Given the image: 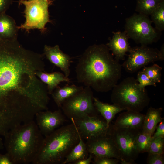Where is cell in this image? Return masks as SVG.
Segmentation results:
<instances>
[{
    "instance_id": "obj_1",
    "label": "cell",
    "mask_w": 164,
    "mask_h": 164,
    "mask_svg": "<svg viewBox=\"0 0 164 164\" xmlns=\"http://www.w3.org/2000/svg\"><path fill=\"white\" fill-rule=\"evenodd\" d=\"M43 57L17 39H0V130L22 123L41 108L48 110L47 86L36 75L44 71Z\"/></svg>"
},
{
    "instance_id": "obj_2",
    "label": "cell",
    "mask_w": 164,
    "mask_h": 164,
    "mask_svg": "<svg viewBox=\"0 0 164 164\" xmlns=\"http://www.w3.org/2000/svg\"><path fill=\"white\" fill-rule=\"evenodd\" d=\"M122 66L106 45L94 44L80 57L75 67L76 78L97 92H108L120 79Z\"/></svg>"
},
{
    "instance_id": "obj_3",
    "label": "cell",
    "mask_w": 164,
    "mask_h": 164,
    "mask_svg": "<svg viewBox=\"0 0 164 164\" xmlns=\"http://www.w3.org/2000/svg\"><path fill=\"white\" fill-rule=\"evenodd\" d=\"M4 137L6 153L14 164L32 163L44 138L34 120L15 127Z\"/></svg>"
},
{
    "instance_id": "obj_4",
    "label": "cell",
    "mask_w": 164,
    "mask_h": 164,
    "mask_svg": "<svg viewBox=\"0 0 164 164\" xmlns=\"http://www.w3.org/2000/svg\"><path fill=\"white\" fill-rule=\"evenodd\" d=\"M55 130L44 138L33 164H62L79 140L74 122Z\"/></svg>"
},
{
    "instance_id": "obj_5",
    "label": "cell",
    "mask_w": 164,
    "mask_h": 164,
    "mask_svg": "<svg viewBox=\"0 0 164 164\" xmlns=\"http://www.w3.org/2000/svg\"><path fill=\"white\" fill-rule=\"evenodd\" d=\"M111 90V102L123 110L140 112L149 104L150 98L146 90L140 88L133 77L125 78Z\"/></svg>"
},
{
    "instance_id": "obj_6",
    "label": "cell",
    "mask_w": 164,
    "mask_h": 164,
    "mask_svg": "<svg viewBox=\"0 0 164 164\" xmlns=\"http://www.w3.org/2000/svg\"><path fill=\"white\" fill-rule=\"evenodd\" d=\"M140 130L119 128L110 124L108 132L116 145L121 164L136 163L135 161L140 154L136 142Z\"/></svg>"
},
{
    "instance_id": "obj_7",
    "label": "cell",
    "mask_w": 164,
    "mask_h": 164,
    "mask_svg": "<svg viewBox=\"0 0 164 164\" xmlns=\"http://www.w3.org/2000/svg\"><path fill=\"white\" fill-rule=\"evenodd\" d=\"M92 89L84 87L65 100L60 108L64 115L69 118L76 119L97 114L93 101Z\"/></svg>"
},
{
    "instance_id": "obj_8",
    "label": "cell",
    "mask_w": 164,
    "mask_h": 164,
    "mask_svg": "<svg viewBox=\"0 0 164 164\" xmlns=\"http://www.w3.org/2000/svg\"><path fill=\"white\" fill-rule=\"evenodd\" d=\"M18 2L24 6L25 18L24 23L17 26L18 29L27 32L38 29L42 32H45L46 24L50 22L48 11L50 0H19Z\"/></svg>"
},
{
    "instance_id": "obj_9",
    "label": "cell",
    "mask_w": 164,
    "mask_h": 164,
    "mask_svg": "<svg viewBox=\"0 0 164 164\" xmlns=\"http://www.w3.org/2000/svg\"><path fill=\"white\" fill-rule=\"evenodd\" d=\"M152 23L148 16L135 14L126 19L125 32L128 38L136 43L147 45L155 42L158 36L157 30Z\"/></svg>"
},
{
    "instance_id": "obj_10",
    "label": "cell",
    "mask_w": 164,
    "mask_h": 164,
    "mask_svg": "<svg viewBox=\"0 0 164 164\" xmlns=\"http://www.w3.org/2000/svg\"><path fill=\"white\" fill-rule=\"evenodd\" d=\"M127 60L122 64L125 70L134 73L148 64L164 60V47L160 50L149 47L147 45L132 48Z\"/></svg>"
},
{
    "instance_id": "obj_11",
    "label": "cell",
    "mask_w": 164,
    "mask_h": 164,
    "mask_svg": "<svg viewBox=\"0 0 164 164\" xmlns=\"http://www.w3.org/2000/svg\"><path fill=\"white\" fill-rule=\"evenodd\" d=\"M70 119L74 123L82 138L87 140L105 135L108 131L109 127L106 121L97 114Z\"/></svg>"
},
{
    "instance_id": "obj_12",
    "label": "cell",
    "mask_w": 164,
    "mask_h": 164,
    "mask_svg": "<svg viewBox=\"0 0 164 164\" xmlns=\"http://www.w3.org/2000/svg\"><path fill=\"white\" fill-rule=\"evenodd\" d=\"M86 144L89 154L93 156L114 158L120 160L116 145L108 132L105 135L87 140Z\"/></svg>"
},
{
    "instance_id": "obj_13",
    "label": "cell",
    "mask_w": 164,
    "mask_h": 164,
    "mask_svg": "<svg viewBox=\"0 0 164 164\" xmlns=\"http://www.w3.org/2000/svg\"><path fill=\"white\" fill-rule=\"evenodd\" d=\"M36 124L42 134L45 136L48 135L66 121L65 116L61 109L54 111H41L36 114Z\"/></svg>"
},
{
    "instance_id": "obj_14",
    "label": "cell",
    "mask_w": 164,
    "mask_h": 164,
    "mask_svg": "<svg viewBox=\"0 0 164 164\" xmlns=\"http://www.w3.org/2000/svg\"><path fill=\"white\" fill-rule=\"evenodd\" d=\"M44 54L51 63L60 69L66 77L68 78L70 73V67L72 62L71 58L69 55L64 53L60 49L58 45L53 47L45 45Z\"/></svg>"
},
{
    "instance_id": "obj_15",
    "label": "cell",
    "mask_w": 164,
    "mask_h": 164,
    "mask_svg": "<svg viewBox=\"0 0 164 164\" xmlns=\"http://www.w3.org/2000/svg\"><path fill=\"white\" fill-rule=\"evenodd\" d=\"M128 39L125 31L114 32L112 38L106 44L118 61L124 60L126 53L129 52L132 48L128 42Z\"/></svg>"
},
{
    "instance_id": "obj_16",
    "label": "cell",
    "mask_w": 164,
    "mask_h": 164,
    "mask_svg": "<svg viewBox=\"0 0 164 164\" xmlns=\"http://www.w3.org/2000/svg\"><path fill=\"white\" fill-rule=\"evenodd\" d=\"M145 117L140 112L126 111L119 115L113 125L119 128L139 130L142 129Z\"/></svg>"
},
{
    "instance_id": "obj_17",
    "label": "cell",
    "mask_w": 164,
    "mask_h": 164,
    "mask_svg": "<svg viewBox=\"0 0 164 164\" xmlns=\"http://www.w3.org/2000/svg\"><path fill=\"white\" fill-rule=\"evenodd\" d=\"M14 19L5 13L0 15V39H17L18 28Z\"/></svg>"
},
{
    "instance_id": "obj_18",
    "label": "cell",
    "mask_w": 164,
    "mask_h": 164,
    "mask_svg": "<svg viewBox=\"0 0 164 164\" xmlns=\"http://www.w3.org/2000/svg\"><path fill=\"white\" fill-rule=\"evenodd\" d=\"M36 75L42 82L46 85L48 93L50 94L60 83L70 82L68 78L66 77L64 74L59 72L48 73L39 71L37 73Z\"/></svg>"
},
{
    "instance_id": "obj_19",
    "label": "cell",
    "mask_w": 164,
    "mask_h": 164,
    "mask_svg": "<svg viewBox=\"0 0 164 164\" xmlns=\"http://www.w3.org/2000/svg\"><path fill=\"white\" fill-rule=\"evenodd\" d=\"M162 110V108H155L151 107L148 109L142 129L144 132L152 135L157 124L164 118L161 117Z\"/></svg>"
},
{
    "instance_id": "obj_20",
    "label": "cell",
    "mask_w": 164,
    "mask_h": 164,
    "mask_svg": "<svg viewBox=\"0 0 164 164\" xmlns=\"http://www.w3.org/2000/svg\"><path fill=\"white\" fill-rule=\"evenodd\" d=\"M94 104L98 112L101 114L106 121L108 126L110 124L117 113L124 110L123 109L115 104H110L104 103L98 98L94 97Z\"/></svg>"
},
{
    "instance_id": "obj_21",
    "label": "cell",
    "mask_w": 164,
    "mask_h": 164,
    "mask_svg": "<svg viewBox=\"0 0 164 164\" xmlns=\"http://www.w3.org/2000/svg\"><path fill=\"white\" fill-rule=\"evenodd\" d=\"M83 88V86L74 84L67 85L62 87L58 86L51 95L57 106L60 108L65 100L81 91Z\"/></svg>"
},
{
    "instance_id": "obj_22",
    "label": "cell",
    "mask_w": 164,
    "mask_h": 164,
    "mask_svg": "<svg viewBox=\"0 0 164 164\" xmlns=\"http://www.w3.org/2000/svg\"><path fill=\"white\" fill-rule=\"evenodd\" d=\"M78 133L79 140L78 143L67 156L62 164L73 163L77 160L87 158L89 156V154L86 144L84 142L79 132Z\"/></svg>"
},
{
    "instance_id": "obj_23",
    "label": "cell",
    "mask_w": 164,
    "mask_h": 164,
    "mask_svg": "<svg viewBox=\"0 0 164 164\" xmlns=\"http://www.w3.org/2000/svg\"><path fill=\"white\" fill-rule=\"evenodd\" d=\"M163 0H137L136 11L146 16L150 15Z\"/></svg>"
},
{
    "instance_id": "obj_24",
    "label": "cell",
    "mask_w": 164,
    "mask_h": 164,
    "mask_svg": "<svg viewBox=\"0 0 164 164\" xmlns=\"http://www.w3.org/2000/svg\"><path fill=\"white\" fill-rule=\"evenodd\" d=\"M155 29L159 31L164 29V1L163 0L150 15Z\"/></svg>"
},
{
    "instance_id": "obj_25",
    "label": "cell",
    "mask_w": 164,
    "mask_h": 164,
    "mask_svg": "<svg viewBox=\"0 0 164 164\" xmlns=\"http://www.w3.org/2000/svg\"><path fill=\"white\" fill-rule=\"evenodd\" d=\"M152 136L140 130L136 138V145L139 153L148 152L152 138Z\"/></svg>"
},
{
    "instance_id": "obj_26",
    "label": "cell",
    "mask_w": 164,
    "mask_h": 164,
    "mask_svg": "<svg viewBox=\"0 0 164 164\" xmlns=\"http://www.w3.org/2000/svg\"><path fill=\"white\" fill-rule=\"evenodd\" d=\"M162 68L156 64L143 67L142 71L156 83L161 82Z\"/></svg>"
},
{
    "instance_id": "obj_27",
    "label": "cell",
    "mask_w": 164,
    "mask_h": 164,
    "mask_svg": "<svg viewBox=\"0 0 164 164\" xmlns=\"http://www.w3.org/2000/svg\"><path fill=\"white\" fill-rule=\"evenodd\" d=\"M164 152V137H152L148 154H163Z\"/></svg>"
},
{
    "instance_id": "obj_28",
    "label": "cell",
    "mask_w": 164,
    "mask_h": 164,
    "mask_svg": "<svg viewBox=\"0 0 164 164\" xmlns=\"http://www.w3.org/2000/svg\"><path fill=\"white\" fill-rule=\"evenodd\" d=\"M136 79L138 83L139 87L142 89H145V87L148 86H156V83L142 71H140L138 73Z\"/></svg>"
},
{
    "instance_id": "obj_29",
    "label": "cell",
    "mask_w": 164,
    "mask_h": 164,
    "mask_svg": "<svg viewBox=\"0 0 164 164\" xmlns=\"http://www.w3.org/2000/svg\"><path fill=\"white\" fill-rule=\"evenodd\" d=\"M92 162L94 164H118L120 160L114 158L94 156Z\"/></svg>"
},
{
    "instance_id": "obj_30",
    "label": "cell",
    "mask_w": 164,
    "mask_h": 164,
    "mask_svg": "<svg viewBox=\"0 0 164 164\" xmlns=\"http://www.w3.org/2000/svg\"><path fill=\"white\" fill-rule=\"evenodd\" d=\"M147 162L148 164H163V154H148Z\"/></svg>"
},
{
    "instance_id": "obj_31",
    "label": "cell",
    "mask_w": 164,
    "mask_h": 164,
    "mask_svg": "<svg viewBox=\"0 0 164 164\" xmlns=\"http://www.w3.org/2000/svg\"><path fill=\"white\" fill-rule=\"evenodd\" d=\"M155 132L152 136V138L159 137H164V118L159 123L157 126Z\"/></svg>"
},
{
    "instance_id": "obj_32",
    "label": "cell",
    "mask_w": 164,
    "mask_h": 164,
    "mask_svg": "<svg viewBox=\"0 0 164 164\" xmlns=\"http://www.w3.org/2000/svg\"><path fill=\"white\" fill-rule=\"evenodd\" d=\"M12 2V0H0V15L5 13Z\"/></svg>"
},
{
    "instance_id": "obj_33",
    "label": "cell",
    "mask_w": 164,
    "mask_h": 164,
    "mask_svg": "<svg viewBox=\"0 0 164 164\" xmlns=\"http://www.w3.org/2000/svg\"><path fill=\"white\" fill-rule=\"evenodd\" d=\"M0 164H14L9 155L0 153Z\"/></svg>"
},
{
    "instance_id": "obj_34",
    "label": "cell",
    "mask_w": 164,
    "mask_h": 164,
    "mask_svg": "<svg viewBox=\"0 0 164 164\" xmlns=\"http://www.w3.org/2000/svg\"><path fill=\"white\" fill-rule=\"evenodd\" d=\"M93 156L89 154L88 157L86 158L77 160L73 162L74 164H90L92 162Z\"/></svg>"
},
{
    "instance_id": "obj_35",
    "label": "cell",
    "mask_w": 164,
    "mask_h": 164,
    "mask_svg": "<svg viewBox=\"0 0 164 164\" xmlns=\"http://www.w3.org/2000/svg\"><path fill=\"white\" fill-rule=\"evenodd\" d=\"M4 144L2 142V139L0 137V149L3 148Z\"/></svg>"
}]
</instances>
